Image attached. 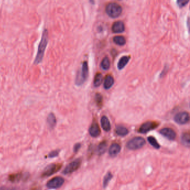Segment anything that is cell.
<instances>
[{
	"label": "cell",
	"instance_id": "6da1fadb",
	"mask_svg": "<svg viewBox=\"0 0 190 190\" xmlns=\"http://www.w3.org/2000/svg\"><path fill=\"white\" fill-rule=\"evenodd\" d=\"M48 43V32L47 30L45 29L44 30L40 43L39 44V45L38 47L37 55L36 56L34 61L35 64H38L42 61Z\"/></svg>",
	"mask_w": 190,
	"mask_h": 190
},
{
	"label": "cell",
	"instance_id": "7a4b0ae2",
	"mask_svg": "<svg viewBox=\"0 0 190 190\" xmlns=\"http://www.w3.org/2000/svg\"><path fill=\"white\" fill-rule=\"evenodd\" d=\"M106 13L112 18H116L121 15L122 8L117 3L111 2L108 3L105 8Z\"/></svg>",
	"mask_w": 190,
	"mask_h": 190
},
{
	"label": "cell",
	"instance_id": "3957f363",
	"mask_svg": "<svg viewBox=\"0 0 190 190\" xmlns=\"http://www.w3.org/2000/svg\"><path fill=\"white\" fill-rule=\"evenodd\" d=\"M88 65L87 62H84L82 64L81 70L78 72L76 78V84L78 86H81L86 81L88 75Z\"/></svg>",
	"mask_w": 190,
	"mask_h": 190
},
{
	"label": "cell",
	"instance_id": "277c9868",
	"mask_svg": "<svg viewBox=\"0 0 190 190\" xmlns=\"http://www.w3.org/2000/svg\"><path fill=\"white\" fill-rule=\"evenodd\" d=\"M145 144H146V141L144 138L140 137H137L131 139L127 143V147L129 150H138L139 148L143 147Z\"/></svg>",
	"mask_w": 190,
	"mask_h": 190
},
{
	"label": "cell",
	"instance_id": "5b68a950",
	"mask_svg": "<svg viewBox=\"0 0 190 190\" xmlns=\"http://www.w3.org/2000/svg\"><path fill=\"white\" fill-rule=\"evenodd\" d=\"M62 163H51L46 167L45 169L43 171L41 176L43 177L50 176L59 171L62 169Z\"/></svg>",
	"mask_w": 190,
	"mask_h": 190
},
{
	"label": "cell",
	"instance_id": "8992f818",
	"mask_svg": "<svg viewBox=\"0 0 190 190\" xmlns=\"http://www.w3.org/2000/svg\"><path fill=\"white\" fill-rule=\"evenodd\" d=\"M81 164V160L78 158L70 163L65 168L63 173L64 174H72V172L76 171L80 167Z\"/></svg>",
	"mask_w": 190,
	"mask_h": 190
},
{
	"label": "cell",
	"instance_id": "52a82bcc",
	"mask_svg": "<svg viewBox=\"0 0 190 190\" xmlns=\"http://www.w3.org/2000/svg\"><path fill=\"white\" fill-rule=\"evenodd\" d=\"M64 183V179L60 176L55 177L47 182L46 186L50 189H56L62 187Z\"/></svg>",
	"mask_w": 190,
	"mask_h": 190
},
{
	"label": "cell",
	"instance_id": "ba28073f",
	"mask_svg": "<svg viewBox=\"0 0 190 190\" xmlns=\"http://www.w3.org/2000/svg\"><path fill=\"white\" fill-rule=\"evenodd\" d=\"M159 124L155 122H147L143 123L139 127L138 132L141 133H146L150 131H152L154 129L157 128Z\"/></svg>",
	"mask_w": 190,
	"mask_h": 190
},
{
	"label": "cell",
	"instance_id": "9c48e42d",
	"mask_svg": "<svg viewBox=\"0 0 190 190\" xmlns=\"http://www.w3.org/2000/svg\"><path fill=\"white\" fill-rule=\"evenodd\" d=\"M189 114L186 112L177 113L174 116V120L177 123L179 124H185L189 121Z\"/></svg>",
	"mask_w": 190,
	"mask_h": 190
},
{
	"label": "cell",
	"instance_id": "30bf717a",
	"mask_svg": "<svg viewBox=\"0 0 190 190\" xmlns=\"http://www.w3.org/2000/svg\"><path fill=\"white\" fill-rule=\"evenodd\" d=\"M160 132L163 136L169 140H174L176 137V133L174 130L169 128L162 129Z\"/></svg>",
	"mask_w": 190,
	"mask_h": 190
},
{
	"label": "cell",
	"instance_id": "8fae6325",
	"mask_svg": "<svg viewBox=\"0 0 190 190\" xmlns=\"http://www.w3.org/2000/svg\"><path fill=\"white\" fill-rule=\"evenodd\" d=\"M89 134L93 137H97L100 134V129L97 122H94L91 124L89 128Z\"/></svg>",
	"mask_w": 190,
	"mask_h": 190
},
{
	"label": "cell",
	"instance_id": "7c38bea8",
	"mask_svg": "<svg viewBox=\"0 0 190 190\" xmlns=\"http://www.w3.org/2000/svg\"><path fill=\"white\" fill-rule=\"evenodd\" d=\"M113 32L115 33H121L125 30V26L123 22L121 21H116L113 24L112 27Z\"/></svg>",
	"mask_w": 190,
	"mask_h": 190
},
{
	"label": "cell",
	"instance_id": "4fadbf2b",
	"mask_svg": "<svg viewBox=\"0 0 190 190\" xmlns=\"http://www.w3.org/2000/svg\"><path fill=\"white\" fill-rule=\"evenodd\" d=\"M121 146L117 143H113L111 145L109 150V153L111 157H115L121 151Z\"/></svg>",
	"mask_w": 190,
	"mask_h": 190
},
{
	"label": "cell",
	"instance_id": "5bb4252c",
	"mask_svg": "<svg viewBox=\"0 0 190 190\" xmlns=\"http://www.w3.org/2000/svg\"><path fill=\"white\" fill-rule=\"evenodd\" d=\"M102 128L105 132H109L111 129V126L108 118L106 116H103L100 120Z\"/></svg>",
	"mask_w": 190,
	"mask_h": 190
},
{
	"label": "cell",
	"instance_id": "9a60e30c",
	"mask_svg": "<svg viewBox=\"0 0 190 190\" xmlns=\"http://www.w3.org/2000/svg\"><path fill=\"white\" fill-rule=\"evenodd\" d=\"M114 83V79L112 76L108 75L105 78L104 81V88L105 89H109L112 86L113 84Z\"/></svg>",
	"mask_w": 190,
	"mask_h": 190
},
{
	"label": "cell",
	"instance_id": "2e32d148",
	"mask_svg": "<svg viewBox=\"0 0 190 190\" xmlns=\"http://www.w3.org/2000/svg\"><path fill=\"white\" fill-rule=\"evenodd\" d=\"M130 60V56H124L121 58L119 60L118 63V68L119 70L123 69L126 67V65L128 64Z\"/></svg>",
	"mask_w": 190,
	"mask_h": 190
},
{
	"label": "cell",
	"instance_id": "e0dca14e",
	"mask_svg": "<svg viewBox=\"0 0 190 190\" xmlns=\"http://www.w3.org/2000/svg\"><path fill=\"white\" fill-rule=\"evenodd\" d=\"M47 122L50 128H53L56 125V119L55 116L53 113H50L47 118Z\"/></svg>",
	"mask_w": 190,
	"mask_h": 190
},
{
	"label": "cell",
	"instance_id": "ac0fdd59",
	"mask_svg": "<svg viewBox=\"0 0 190 190\" xmlns=\"http://www.w3.org/2000/svg\"><path fill=\"white\" fill-rule=\"evenodd\" d=\"M115 132L118 136H125L128 133V130L124 126H118L116 128Z\"/></svg>",
	"mask_w": 190,
	"mask_h": 190
},
{
	"label": "cell",
	"instance_id": "d6986e66",
	"mask_svg": "<svg viewBox=\"0 0 190 190\" xmlns=\"http://www.w3.org/2000/svg\"><path fill=\"white\" fill-rule=\"evenodd\" d=\"M22 176L21 173H17V174H14L9 175L8 176V179L12 182H16L19 181Z\"/></svg>",
	"mask_w": 190,
	"mask_h": 190
},
{
	"label": "cell",
	"instance_id": "ffe728a7",
	"mask_svg": "<svg viewBox=\"0 0 190 190\" xmlns=\"http://www.w3.org/2000/svg\"><path fill=\"white\" fill-rule=\"evenodd\" d=\"M114 42L118 45H124L126 43V39L122 36H116L113 38Z\"/></svg>",
	"mask_w": 190,
	"mask_h": 190
},
{
	"label": "cell",
	"instance_id": "44dd1931",
	"mask_svg": "<svg viewBox=\"0 0 190 190\" xmlns=\"http://www.w3.org/2000/svg\"><path fill=\"white\" fill-rule=\"evenodd\" d=\"M181 141L183 145L189 147L190 145V134L189 133H185L181 137Z\"/></svg>",
	"mask_w": 190,
	"mask_h": 190
},
{
	"label": "cell",
	"instance_id": "7402d4cb",
	"mask_svg": "<svg viewBox=\"0 0 190 190\" xmlns=\"http://www.w3.org/2000/svg\"><path fill=\"white\" fill-rule=\"evenodd\" d=\"M148 141L151 145L153 147L155 148V149H159L160 148V145L158 143L157 140L155 137L152 136H150L148 137Z\"/></svg>",
	"mask_w": 190,
	"mask_h": 190
},
{
	"label": "cell",
	"instance_id": "603a6c76",
	"mask_svg": "<svg viewBox=\"0 0 190 190\" xmlns=\"http://www.w3.org/2000/svg\"><path fill=\"white\" fill-rule=\"evenodd\" d=\"M107 147V143L106 141H103L100 143L98 147V152L99 155H103L105 152Z\"/></svg>",
	"mask_w": 190,
	"mask_h": 190
},
{
	"label": "cell",
	"instance_id": "cb8c5ba5",
	"mask_svg": "<svg viewBox=\"0 0 190 190\" xmlns=\"http://www.w3.org/2000/svg\"><path fill=\"white\" fill-rule=\"evenodd\" d=\"M103 81V76L100 73H97L94 78V84L95 86H99Z\"/></svg>",
	"mask_w": 190,
	"mask_h": 190
},
{
	"label": "cell",
	"instance_id": "d4e9b609",
	"mask_svg": "<svg viewBox=\"0 0 190 190\" xmlns=\"http://www.w3.org/2000/svg\"><path fill=\"white\" fill-rule=\"evenodd\" d=\"M100 65H101L102 69L103 70L109 69L110 65V63L109 59H108V58L105 57L104 59H103L102 62H101Z\"/></svg>",
	"mask_w": 190,
	"mask_h": 190
},
{
	"label": "cell",
	"instance_id": "484cf974",
	"mask_svg": "<svg viewBox=\"0 0 190 190\" xmlns=\"http://www.w3.org/2000/svg\"><path fill=\"white\" fill-rule=\"evenodd\" d=\"M112 174L110 172H108L107 174L105 176L104 180H103V186H104V188H105V187L107 186L108 183L109 182L110 180L112 178Z\"/></svg>",
	"mask_w": 190,
	"mask_h": 190
},
{
	"label": "cell",
	"instance_id": "4316f807",
	"mask_svg": "<svg viewBox=\"0 0 190 190\" xmlns=\"http://www.w3.org/2000/svg\"><path fill=\"white\" fill-rule=\"evenodd\" d=\"M95 100L98 106H99V107H102L103 105V97H102V95H100L99 93H97L95 95Z\"/></svg>",
	"mask_w": 190,
	"mask_h": 190
},
{
	"label": "cell",
	"instance_id": "83f0119b",
	"mask_svg": "<svg viewBox=\"0 0 190 190\" xmlns=\"http://www.w3.org/2000/svg\"><path fill=\"white\" fill-rule=\"evenodd\" d=\"M188 2H189V1H185V0H179V1H177V5L181 8L186 5Z\"/></svg>",
	"mask_w": 190,
	"mask_h": 190
},
{
	"label": "cell",
	"instance_id": "f1b7e54d",
	"mask_svg": "<svg viewBox=\"0 0 190 190\" xmlns=\"http://www.w3.org/2000/svg\"><path fill=\"white\" fill-rule=\"evenodd\" d=\"M59 150H55V151H51V152L49 153V157L50 158H54V157H56L58 155H59Z\"/></svg>",
	"mask_w": 190,
	"mask_h": 190
},
{
	"label": "cell",
	"instance_id": "f546056e",
	"mask_svg": "<svg viewBox=\"0 0 190 190\" xmlns=\"http://www.w3.org/2000/svg\"><path fill=\"white\" fill-rule=\"evenodd\" d=\"M81 147V145L80 143H77V144H76V145L74 146V152H77L80 149V148Z\"/></svg>",
	"mask_w": 190,
	"mask_h": 190
}]
</instances>
